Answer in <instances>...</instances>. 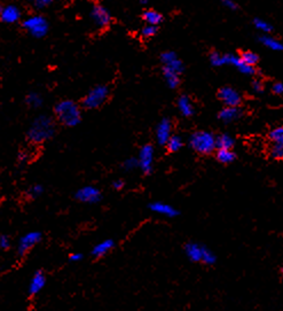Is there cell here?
<instances>
[{"mask_svg": "<svg viewBox=\"0 0 283 311\" xmlns=\"http://www.w3.org/2000/svg\"><path fill=\"white\" fill-rule=\"evenodd\" d=\"M172 124L170 120L163 119L162 120L159 125L156 128V140L160 145H166V143L170 139V137L172 136Z\"/></svg>", "mask_w": 283, "mask_h": 311, "instance_id": "obj_15", "label": "cell"}, {"mask_svg": "<svg viewBox=\"0 0 283 311\" xmlns=\"http://www.w3.org/2000/svg\"><path fill=\"white\" fill-rule=\"evenodd\" d=\"M46 282H47L46 274H45L42 270L36 271L33 274V277H31L29 282V287H28L29 295L35 296L39 294V293L44 290L45 286H46Z\"/></svg>", "mask_w": 283, "mask_h": 311, "instance_id": "obj_12", "label": "cell"}, {"mask_svg": "<svg viewBox=\"0 0 283 311\" xmlns=\"http://www.w3.org/2000/svg\"><path fill=\"white\" fill-rule=\"evenodd\" d=\"M83 260V254L82 253H73L69 255V261L70 262H79Z\"/></svg>", "mask_w": 283, "mask_h": 311, "instance_id": "obj_41", "label": "cell"}, {"mask_svg": "<svg viewBox=\"0 0 283 311\" xmlns=\"http://www.w3.org/2000/svg\"><path fill=\"white\" fill-rule=\"evenodd\" d=\"M21 13L20 10L15 6L10 5L5 8H3L2 15H0V19L5 23H15L20 20Z\"/></svg>", "mask_w": 283, "mask_h": 311, "instance_id": "obj_18", "label": "cell"}, {"mask_svg": "<svg viewBox=\"0 0 283 311\" xmlns=\"http://www.w3.org/2000/svg\"><path fill=\"white\" fill-rule=\"evenodd\" d=\"M2 12H3V8L0 7V15H2Z\"/></svg>", "mask_w": 283, "mask_h": 311, "instance_id": "obj_46", "label": "cell"}, {"mask_svg": "<svg viewBox=\"0 0 283 311\" xmlns=\"http://www.w3.org/2000/svg\"><path fill=\"white\" fill-rule=\"evenodd\" d=\"M210 62H211V65L214 67L225 66L224 54H220L218 52H212L210 54Z\"/></svg>", "mask_w": 283, "mask_h": 311, "instance_id": "obj_33", "label": "cell"}, {"mask_svg": "<svg viewBox=\"0 0 283 311\" xmlns=\"http://www.w3.org/2000/svg\"><path fill=\"white\" fill-rule=\"evenodd\" d=\"M154 156H155V151L154 147L151 145H145L141 147L140 152H139V168L141 169L143 174L149 175L152 168H154Z\"/></svg>", "mask_w": 283, "mask_h": 311, "instance_id": "obj_8", "label": "cell"}, {"mask_svg": "<svg viewBox=\"0 0 283 311\" xmlns=\"http://www.w3.org/2000/svg\"><path fill=\"white\" fill-rule=\"evenodd\" d=\"M254 24L255 28H257L259 31H262L264 34H268L272 31V25L268 23L267 21L262 20V19H255L254 20Z\"/></svg>", "mask_w": 283, "mask_h": 311, "instance_id": "obj_31", "label": "cell"}, {"mask_svg": "<svg viewBox=\"0 0 283 311\" xmlns=\"http://www.w3.org/2000/svg\"><path fill=\"white\" fill-rule=\"evenodd\" d=\"M220 2H222L226 7L231 8V10H236L237 8V5L233 2V0H220Z\"/></svg>", "mask_w": 283, "mask_h": 311, "instance_id": "obj_42", "label": "cell"}, {"mask_svg": "<svg viewBox=\"0 0 283 311\" xmlns=\"http://www.w3.org/2000/svg\"><path fill=\"white\" fill-rule=\"evenodd\" d=\"M241 115V111L237 107H225L224 109L219 111L218 117L224 123H231L237 120Z\"/></svg>", "mask_w": 283, "mask_h": 311, "instance_id": "obj_19", "label": "cell"}, {"mask_svg": "<svg viewBox=\"0 0 283 311\" xmlns=\"http://www.w3.org/2000/svg\"><path fill=\"white\" fill-rule=\"evenodd\" d=\"M108 96H109V89L105 85H99L87 93V96L84 98L83 105L88 109H96L106 102Z\"/></svg>", "mask_w": 283, "mask_h": 311, "instance_id": "obj_4", "label": "cell"}, {"mask_svg": "<svg viewBox=\"0 0 283 311\" xmlns=\"http://www.w3.org/2000/svg\"><path fill=\"white\" fill-rule=\"evenodd\" d=\"M163 74H164V78L166 80V84H168L169 88L176 89L179 85V83H180V77H179V74L174 73V71L163 68Z\"/></svg>", "mask_w": 283, "mask_h": 311, "instance_id": "obj_25", "label": "cell"}, {"mask_svg": "<svg viewBox=\"0 0 283 311\" xmlns=\"http://www.w3.org/2000/svg\"><path fill=\"white\" fill-rule=\"evenodd\" d=\"M148 208H149L152 213L164 216V217H169V218L177 217V216L179 215V211L174 208L173 206L165 204V202H162V201L151 202V204L148 206Z\"/></svg>", "mask_w": 283, "mask_h": 311, "instance_id": "obj_13", "label": "cell"}, {"mask_svg": "<svg viewBox=\"0 0 283 311\" xmlns=\"http://www.w3.org/2000/svg\"><path fill=\"white\" fill-rule=\"evenodd\" d=\"M269 140L272 144H283V127H278L273 129L271 132L268 133Z\"/></svg>", "mask_w": 283, "mask_h": 311, "instance_id": "obj_28", "label": "cell"}, {"mask_svg": "<svg viewBox=\"0 0 283 311\" xmlns=\"http://www.w3.org/2000/svg\"><path fill=\"white\" fill-rule=\"evenodd\" d=\"M190 146L199 154H211L215 148V137L209 131H196L190 138Z\"/></svg>", "mask_w": 283, "mask_h": 311, "instance_id": "obj_3", "label": "cell"}, {"mask_svg": "<svg viewBox=\"0 0 283 311\" xmlns=\"http://www.w3.org/2000/svg\"><path fill=\"white\" fill-rule=\"evenodd\" d=\"M253 89H254L255 92L262 93L264 91V85H263L262 82H260V80H254Z\"/></svg>", "mask_w": 283, "mask_h": 311, "instance_id": "obj_39", "label": "cell"}, {"mask_svg": "<svg viewBox=\"0 0 283 311\" xmlns=\"http://www.w3.org/2000/svg\"><path fill=\"white\" fill-rule=\"evenodd\" d=\"M54 134L53 121L46 116H40L36 120L28 131V138L35 144L48 140Z\"/></svg>", "mask_w": 283, "mask_h": 311, "instance_id": "obj_1", "label": "cell"}, {"mask_svg": "<svg viewBox=\"0 0 283 311\" xmlns=\"http://www.w3.org/2000/svg\"><path fill=\"white\" fill-rule=\"evenodd\" d=\"M143 20H145V22L147 24L149 25H155L157 26L159 25L162 21H163V16H162L161 13L156 12L154 10H148L146 11L145 13H143Z\"/></svg>", "mask_w": 283, "mask_h": 311, "instance_id": "obj_24", "label": "cell"}, {"mask_svg": "<svg viewBox=\"0 0 283 311\" xmlns=\"http://www.w3.org/2000/svg\"><path fill=\"white\" fill-rule=\"evenodd\" d=\"M241 59L245 62L246 65L253 66V67H255V65L259 61V58H258L257 54H256L255 52H251V51H245V52L242 53Z\"/></svg>", "mask_w": 283, "mask_h": 311, "instance_id": "obj_29", "label": "cell"}, {"mask_svg": "<svg viewBox=\"0 0 283 311\" xmlns=\"http://www.w3.org/2000/svg\"><path fill=\"white\" fill-rule=\"evenodd\" d=\"M44 194V187L39 184H35L29 188L28 195L30 199H38Z\"/></svg>", "mask_w": 283, "mask_h": 311, "instance_id": "obj_32", "label": "cell"}, {"mask_svg": "<svg viewBox=\"0 0 283 311\" xmlns=\"http://www.w3.org/2000/svg\"><path fill=\"white\" fill-rule=\"evenodd\" d=\"M204 246L196 242H187L185 245V254L190 261L195 263L202 262V256H203Z\"/></svg>", "mask_w": 283, "mask_h": 311, "instance_id": "obj_17", "label": "cell"}, {"mask_svg": "<svg viewBox=\"0 0 283 311\" xmlns=\"http://www.w3.org/2000/svg\"><path fill=\"white\" fill-rule=\"evenodd\" d=\"M161 61H162V64L164 65L163 68L165 69L172 70L174 71V73H177L179 75H180L183 71L182 61L178 58V55L174 52L168 51V52L162 53Z\"/></svg>", "mask_w": 283, "mask_h": 311, "instance_id": "obj_9", "label": "cell"}, {"mask_svg": "<svg viewBox=\"0 0 283 311\" xmlns=\"http://www.w3.org/2000/svg\"><path fill=\"white\" fill-rule=\"evenodd\" d=\"M182 139L181 137L179 136H171L170 137V139L168 140V143H166V148H168L169 152L171 153H176L178 151H180L182 148Z\"/></svg>", "mask_w": 283, "mask_h": 311, "instance_id": "obj_26", "label": "cell"}, {"mask_svg": "<svg viewBox=\"0 0 283 311\" xmlns=\"http://www.w3.org/2000/svg\"><path fill=\"white\" fill-rule=\"evenodd\" d=\"M11 245H12L11 238L8 237L7 234H2V236H0V248L4 250H7L11 248Z\"/></svg>", "mask_w": 283, "mask_h": 311, "instance_id": "obj_37", "label": "cell"}, {"mask_svg": "<svg viewBox=\"0 0 283 311\" xmlns=\"http://www.w3.org/2000/svg\"><path fill=\"white\" fill-rule=\"evenodd\" d=\"M43 234L39 231H30L23 234L17 243V254L20 256H25L29 251L42 241Z\"/></svg>", "mask_w": 283, "mask_h": 311, "instance_id": "obj_6", "label": "cell"}, {"mask_svg": "<svg viewBox=\"0 0 283 311\" xmlns=\"http://www.w3.org/2000/svg\"><path fill=\"white\" fill-rule=\"evenodd\" d=\"M269 155L274 160H283V144H272L269 147Z\"/></svg>", "mask_w": 283, "mask_h": 311, "instance_id": "obj_27", "label": "cell"}, {"mask_svg": "<svg viewBox=\"0 0 283 311\" xmlns=\"http://www.w3.org/2000/svg\"><path fill=\"white\" fill-rule=\"evenodd\" d=\"M259 42L262 43L265 47L271 49V51H275V52L283 51V44L280 42V40L273 38L268 35L262 36V37L259 38Z\"/></svg>", "mask_w": 283, "mask_h": 311, "instance_id": "obj_22", "label": "cell"}, {"mask_svg": "<svg viewBox=\"0 0 283 311\" xmlns=\"http://www.w3.org/2000/svg\"><path fill=\"white\" fill-rule=\"evenodd\" d=\"M281 272H282V273H283V267H282V268H281Z\"/></svg>", "mask_w": 283, "mask_h": 311, "instance_id": "obj_47", "label": "cell"}, {"mask_svg": "<svg viewBox=\"0 0 283 311\" xmlns=\"http://www.w3.org/2000/svg\"><path fill=\"white\" fill-rule=\"evenodd\" d=\"M114 247H115V241L112 240V239H105V240L98 242L97 245L92 248L91 254L93 258L101 259L108 253H110V251L114 249Z\"/></svg>", "mask_w": 283, "mask_h": 311, "instance_id": "obj_16", "label": "cell"}, {"mask_svg": "<svg viewBox=\"0 0 283 311\" xmlns=\"http://www.w3.org/2000/svg\"><path fill=\"white\" fill-rule=\"evenodd\" d=\"M26 102L31 107H39L43 103L42 98H40L37 93H30L28 98H26Z\"/></svg>", "mask_w": 283, "mask_h": 311, "instance_id": "obj_35", "label": "cell"}, {"mask_svg": "<svg viewBox=\"0 0 283 311\" xmlns=\"http://www.w3.org/2000/svg\"><path fill=\"white\" fill-rule=\"evenodd\" d=\"M235 145L234 138L228 133H222L218 137H215V147L217 150L219 148H224V150H233Z\"/></svg>", "mask_w": 283, "mask_h": 311, "instance_id": "obj_21", "label": "cell"}, {"mask_svg": "<svg viewBox=\"0 0 283 311\" xmlns=\"http://www.w3.org/2000/svg\"><path fill=\"white\" fill-rule=\"evenodd\" d=\"M123 169L127 171H132L134 169L139 168V161L136 157H129V159L123 162Z\"/></svg>", "mask_w": 283, "mask_h": 311, "instance_id": "obj_34", "label": "cell"}, {"mask_svg": "<svg viewBox=\"0 0 283 311\" xmlns=\"http://www.w3.org/2000/svg\"><path fill=\"white\" fill-rule=\"evenodd\" d=\"M217 261V258L212 250H210L209 248H206L204 246L203 249V256H202V263H204L205 265H213Z\"/></svg>", "mask_w": 283, "mask_h": 311, "instance_id": "obj_30", "label": "cell"}, {"mask_svg": "<svg viewBox=\"0 0 283 311\" xmlns=\"http://www.w3.org/2000/svg\"><path fill=\"white\" fill-rule=\"evenodd\" d=\"M23 25L31 35L35 36V37H37V38L44 37V36L47 34V30H48L47 21L45 20L43 16H39V15L31 16L29 17V19H26L24 21Z\"/></svg>", "mask_w": 283, "mask_h": 311, "instance_id": "obj_7", "label": "cell"}, {"mask_svg": "<svg viewBox=\"0 0 283 311\" xmlns=\"http://www.w3.org/2000/svg\"><path fill=\"white\" fill-rule=\"evenodd\" d=\"M125 186V183L123 179H117V180H114V183H112V187L115 188L116 191H120L123 190Z\"/></svg>", "mask_w": 283, "mask_h": 311, "instance_id": "obj_40", "label": "cell"}, {"mask_svg": "<svg viewBox=\"0 0 283 311\" xmlns=\"http://www.w3.org/2000/svg\"><path fill=\"white\" fill-rule=\"evenodd\" d=\"M26 156H28V155H26V154H23V153H21L19 159H20V161H22V162H24V161L26 160Z\"/></svg>", "mask_w": 283, "mask_h": 311, "instance_id": "obj_44", "label": "cell"}, {"mask_svg": "<svg viewBox=\"0 0 283 311\" xmlns=\"http://www.w3.org/2000/svg\"><path fill=\"white\" fill-rule=\"evenodd\" d=\"M218 97L226 107H237L242 101L241 94L230 87H225L219 90Z\"/></svg>", "mask_w": 283, "mask_h": 311, "instance_id": "obj_10", "label": "cell"}, {"mask_svg": "<svg viewBox=\"0 0 283 311\" xmlns=\"http://www.w3.org/2000/svg\"><path fill=\"white\" fill-rule=\"evenodd\" d=\"M55 114L59 121L66 127H76L79 124L80 119H82L78 105L71 100H65L57 103L55 107Z\"/></svg>", "mask_w": 283, "mask_h": 311, "instance_id": "obj_2", "label": "cell"}, {"mask_svg": "<svg viewBox=\"0 0 283 311\" xmlns=\"http://www.w3.org/2000/svg\"><path fill=\"white\" fill-rule=\"evenodd\" d=\"M139 2H140L141 4H143V5H145V4L148 3V0H139Z\"/></svg>", "mask_w": 283, "mask_h": 311, "instance_id": "obj_45", "label": "cell"}, {"mask_svg": "<svg viewBox=\"0 0 283 311\" xmlns=\"http://www.w3.org/2000/svg\"><path fill=\"white\" fill-rule=\"evenodd\" d=\"M178 108L182 116L191 117L194 115V106H193L191 99L187 96H181L178 99Z\"/></svg>", "mask_w": 283, "mask_h": 311, "instance_id": "obj_20", "label": "cell"}, {"mask_svg": "<svg viewBox=\"0 0 283 311\" xmlns=\"http://www.w3.org/2000/svg\"><path fill=\"white\" fill-rule=\"evenodd\" d=\"M217 160L223 164H230L234 162L236 159V154L233 150H224V148H219L217 150V154H215Z\"/></svg>", "mask_w": 283, "mask_h": 311, "instance_id": "obj_23", "label": "cell"}, {"mask_svg": "<svg viewBox=\"0 0 283 311\" xmlns=\"http://www.w3.org/2000/svg\"><path fill=\"white\" fill-rule=\"evenodd\" d=\"M51 2H52V0H34V4L37 7H45L46 5H48V4Z\"/></svg>", "mask_w": 283, "mask_h": 311, "instance_id": "obj_43", "label": "cell"}, {"mask_svg": "<svg viewBox=\"0 0 283 311\" xmlns=\"http://www.w3.org/2000/svg\"><path fill=\"white\" fill-rule=\"evenodd\" d=\"M272 92L274 94H278V96H280V94H283V83H275V84H273Z\"/></svg>", "mask_w": 283, "mask_h": 311, "instance_id": "obj_38", "label": "cell"}, {"mask_svg": "<svg viewBox=\"0 0 283 311\" xmlns=\"http://www.w3.org/2000/svg\"><path fill=\"white\" fill-rule=\"evenodd\" d=\"M224 59H225V65H231L233 67H235V68L241 71L242 74L254 75L256 73L255 67L246 65L245 62L242 60L241 56L234 55V54H224Z\"/></svg>", "mask_w": 283, "mask_h": 311, "instance_id": "obj_11", "label": "cell"}, {"mask_svg": "<svg viewBox=\"0 0 283 311\" xmlns=\"http://www.w3.org/2000/svg\"><path fill=\"white\" fill-rule=\"evenodd\" d=\"M91 15L94 23H96L99 28H106V26L109 25L111 22L110 13L108 12L105 7L100 5L93 7Z\"/></svg>", "mask_w": 283, "mask_h": 311, "instance_id": "obj_14", "label": "cell"}, {"mask_svg": "<svg viewBox=\"0 0 283 311\" xmlns=\"http://www.w3.org/2000/svg\"><path fill=\"white\" fill-rule=\"evenodd\" d=\"M156 33H157V26L149 25V24H147L146 26H143L142 30H141L142 37H146V38L152 37V36L156 35Z\"/></svg>", "mask_w": 283, "mask_h": 311, "instance_id": "obj_36", "label": "cell"}, {"mask_svg": "<svg viewBox=\"0 0 283 311\" xmlns=\"http://www.w3.org/2000/svg\"><path fill=\"white\" fill-rule=\"evenodd\" d=\"M75 199L82 202V204L96 205L101 201L102 193L98 187L93 186V185H86V186L80 187L75 193Z\"/></svg>", "mask_w": 283, "mask_h": 311, "instance_id": "obj_5", "label": "cell"}]
</instances>
